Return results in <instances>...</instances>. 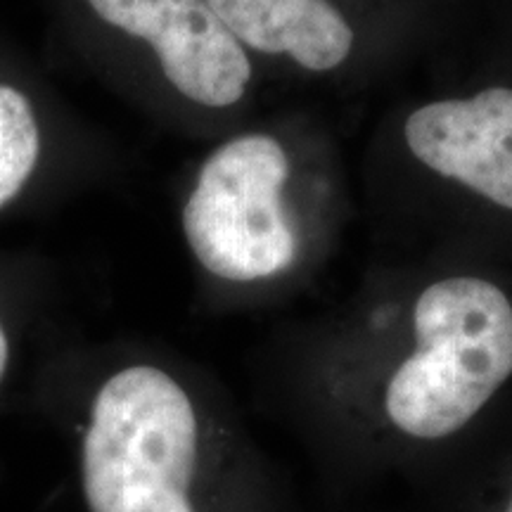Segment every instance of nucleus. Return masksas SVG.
I'll return each mask as SVG.
<instances>
[{
  "label": "nucleus",
  "instance_id": "obj_1",
  "mask_svg": "<svg viewBox=\"0 0 512 512\" xmlns=\"http://www.w3.org/2000/svg\"><path fill=\"white\" fill-rule=\"evenodd\" d=\"M418 349L389 380L384 408L401 432L441 439L463 430L512 375V304L482 278H444L413 313Z\"/></svg>",
  "mask_w": 512,
  "mask_h": 512
},
{
  "label": "nucleus",
  "instance_id": "obj_2",
  "mask_svg": "<svg viewBox=\"0 0 512 512\" xmlns=\"http://www.w3.org/2000/svg\"><path fill=\"white\" fill-rule=\"evenodd\" d=\"M195 465V408L174 377L133 366L102 384L83 439L91 512H195Z\"/></svg>",
  "mask_w": 512,
  "mask_h": 512
},
{
  "label": "nucleus",
  "instance_id": "obj_3",
  "mask_svg": "<svg viewBox=\"0 0 512 512\" xmlns=\"http://www.w3.org/2000/svg\"><path fill=\"white\" fill-rule=\"evenodd\" d=\"M287 176L285 147L264 133L228 140L204 162L183 230L209 273L249 283L292 264L297 238L283 207Z\"/></svg>",
  "mask_w": 512,
  "mask_h": 512
},
{
  "label": "nucleus",
  "instance_id": "obj_4",
  "mask_svg": "<svg viewBox=\"0 0 512 512\" xmlns=\"http://www.w3.org/2000/svg\"><path fill=\"white\" fill-rule=\"evenodd\" d=\"M88 3L102 22L150 43L164 76L188 100L207 107H230L242 100L252 64L207 0Z\"/></svg>",
  "mask_w": 512,
  "mask_h": 512
},
{
  "label": "nucleus",
  "instance_id": "obj_5",
  "mask_svg": "<svg viewBox=\"0 0 512 512\" xmlns=\"http://www.w3.org/2000/svg\"><path fill=\"white\" fill-rule=\"evenodd\" d=\"M403 136L422 166L512 209V88L422 105Z\"/></svg>",
  "mask_w": 512,
  "mask_h": 512
},
{
  "label": "nucleus",
  "instance_id": "obj_6",
  "mask_svg": "<svg viewBox=\"0 0 512 512\" xmlns=\"http://www.w3.org/2000/svg\"><path fill=\"white\" fill-rule=\"evenodd\" d=\"M242 48L287 55L311 72L347 60L354 29L330 0H207Z\"/></svg>",
  "mask_w": 512,
  "mask_h": 512
},
{
  "label": "nucleus",
  "instance_id": "obj_7",
  "mask_svg": "<svg viewBox=\"0 0 512 512\" xmlns=\"http://www.w3.org/2000/svg\"><path fill=\"white\" fill-rule=\"evenodd\" d=\"M41 136L29 100L10 86H0V207L22 190L34 171Z\"/></svg>",
  "mask_w": 512,
  "mask_h": 512
},
{
  "label": "nucleus",
  "instance_id": "obj_8",
  "mask_svg": "<svg viewBox=\"0 0 512 512\" xmlns=\"http://www.w3.org/2000/svg\"><path fill=\"white\" fill-rule=\"evenodd\" d=\"M5 366H8V337H5L3 328H0V377L5 373Z\"/></svg>",
  "mask_w": 512,
  "mask_h": 512
},
{
  "label": "nucleus",
  "instance_id": "obj_9",
  "mask_svg": "<svg viewBox=\"0 0 512 512\" xmlns=\"http://www.w3.org/2000/svg\"><path fill=\"white\" fill-rule=\"evenodd\" d=\"M508 512H512V501H510V505H508Z\"/></svg>",
  "mask_w": 512,
  "mask_h": 512
}]
</instances>
